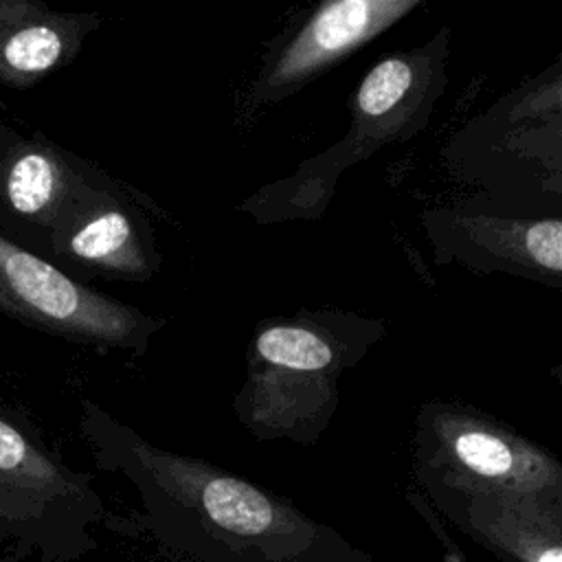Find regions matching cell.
Masks as SVG:
<instances>
[{
  "instance_id": "cell-8",
  "label": "cell",
  "mask_w": 562,
  "mask_h": 562,
  "mask_svg": "<svg viewBox=\"0 0 562 562\" xmlns=\"http://www.w3.org/2000/svg\"><path fill=\"white\" fill-rule=\"evenodd\" d=\"M55 248L90 272L147 281L160 270L147 215L119 187L99 180L57 224Z\"/></svg>"
},
{
  "instance_id": "cell-1",
  "label": "cell",
  "mask_w": 562,
  "mask_h": 562,
  "mask_svg": "<svg viewBox=\"0 0 562 562\" xmlns=\"http://www.w3.org/2000/svg\"><path fill=\"white\" fill-rule=\"evenodd\" d=\"M386 336V321L338 307L261 318L233 397L239 424L257 439L314 443L338 411V380Z\"/></svg>"
},
{
  "instance_id": "cell-9",
  "label": "cell",
  "mask_w": 562,
  "mask_h": 562,
  "mask_svg": "<svg viewBox=\"0 0 562 562\" xmlns=\"http://www.w3.org/2000/svg\"><path fill=\"white\" fill-rule=\"evenodd\" d=\"M99 15H57L29 2H0V72L31 81L66 64Z\"/></svg>"
},
{
  "instance_id": "cell-5",
  "label": "cell",
  "mask_w": 562,
  "mask_h": 562,
  "mask_svg": "<svg viewBox=\"0 0 562 562\" xmlns=\"http://www.w3.org/2000/svg\"><path fill=\"white\" fill-rule=\"evenodd\" d=\"M0 307L64 338L145 353L165 316L101 294L46 259L0 237Z\"/></svg>"
},
{
  "instance_id": "cell-2",
  "label": "cell",
  "mask_w": 562,
  "mask_h": 562,
  "mask_svg": "<svg viewBox=\"0 0 562 562\" xmlns=\"http://www.w3.org/2000/svg\"><path fill=\"white\" fill-rule=\"evenodd\" d=\"M450 31L443 26L424 44L375 61L349 99V127L321 154L305 158L290 176L248 195L239 211L257 226L321 220L340 176L378 149L408 143L428 127L448 83Z\"/></svg>"
},
{
  "instance_id": "cell-11",
  "label": "cell",
  "mask_w": 562,
  "mask_h": 562,
  "mask_svg": "<svg viewBox=\"0 0 562 562\" xmlns=\"http://www.w3.org/2000/svg\"><path fill=\"white\" fill-rule=\"evenodd\" d=\"M0 481L48 494L72 490L59 468L22 432L0 419Z\"/></svg>"
},
{
  "instance_id": "cell-7",
  "label": "cell",
  "mask_w": 562,
  "mask_h": 562,
  "mask_svg": "<svg viewBox=\"0 0 562 562\" xmlns=\"http://www.w3.org/2000/svg\"><path fill=\"white\" fill-rule=\"evenodd\" d=\"M424 0H325L268 42L246 97L248 110L274 105L299 92Z\"/></svg>"
},
{
  "instance_id": "cell-3",
  "label": "cell",
  "mask_w": 562,
  "mask_h": 562,
  "mask_svg": "<svg viewBox=\"0 0 562 562\" xmlns=\"http://www.w3.org/2000/svg\"><path fill=\"white\" fill-rule=\"evenodd\" d=\"M441 162L450 178L501 206L560 213L562 59L454 132Z\"/></svg>"
},
{
  "instance_id": "cell-10",
  "label": "cell",
  "mask_w": 562,
  "mask_h": 562,
  "mask_svg": "<svg viewBox=\"0 0 562 562\" xmlns=\"http://www.w3.org/2000/svg\"><path fill=\"white\" fill-rule=\"evenodd\" d=\"M94 184L88 173H77L46 147L22 149L2 178L4 195L20 215L50 222L55 228Z\"/></svg>"
},
{
  "instance_id": "cell-4",
  "label": "cell",
  "mask_w": 562,
  "mask_h": 562,
  "mask_svg": "<svg viewBox=\"0 0 562 562\" xmlns=\"http://www.w3.org/2000/svg\"><path fill=\"white\" fill-rule=\"evenodd\" d=\"M415 446L426 472L468 496L555 498L562 487V468L547 450L465 402H424Z\"/></svg>"
},
{
  "instance_id": "cell-6",
  "label": "cell",
  "mask_w": 562,
  "mask_h": 562,
  "mask_svg": "<svg viewBox=\"0 0 562 562\" xmlns=\"http://www.w3.org/2000/svg\"><path fill=\"white\" fill-rule=\"evenodd\" d=\"M419 220L439 266L562 285L560 213H527L476 195L426 206Z\"/></svg>"
}]
</instances>
